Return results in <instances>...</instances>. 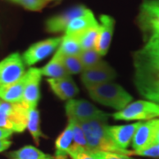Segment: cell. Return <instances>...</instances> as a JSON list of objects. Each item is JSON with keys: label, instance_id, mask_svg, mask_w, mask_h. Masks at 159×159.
Segmentation results:
<instances>
[{"label": "cell", "instance_id": "7a4b0ae2", "mask_svg": "<svg viewBox=\"0 0 159 159\" xmlns=\"http://www.w3.org/2000/svg\"><path fill=\"white\" fill-rule=\"evenodd\" d=\"M88 90L89 97L94 101L118 111L123 110L133 100L128 92L120 85L112 82L97 86Z\"/></svg>", "mask_w": 159, "mask_h": 159}, {"label": "cell", "instance_id": "30bf717a", "mask_svg": "<svg viewBox=\"0 0 159 159\" xmlns=\"http://www.w3.org/2000/svg\"><path fill=\"white\" fill-rule=\"evenodd\" d=\"M139 23L151 34L159 33V0H145L141 6Z\"/></svg>", "mask_w": 159, "mask_h": 159}, {"label": "cell", "instance_id": "1f68e13d", "mask_svg": "<svg viewBox=\"0 0 159 159\" xmlns=\"http://www.w3.org/2000/svg\"><path fill=\"white\" fill-rule=\"evenodd\" d=\"M93 155L98 159H134L129 156L123 154L112 153V152H92Z\"/></svg>", "mask_w": 159, "mask_h": 159}, {"label": "cell", "instance_id": "8d00e7d4", "mask_svg": "<svg viewBox=\"0 0 159 159\" xmlns=\"http://www.w3.org/2000/svg\"><path fill=\"white\" fill-rule=\"evenodd\" d=\"M156 143H159V131L157 133V139H156Z\"/></svg>", "mask_w": 159, "mask_h": 159}, {"label": "cell", "instance_id": "9a60e30c", "mask_svg": "<svg viewBox=\"0 0 159 159\" xmlns=\"http://www.w3.org/2000/svg\"><path fill=\"white\" fill-rule=\"evenodd\" d=\"M142 122H137L130 125H108L109 135L118 147L122 149H127L137 129L142 125Z\"/></svg>", "mask_w": 159, "mask_h": 159}, {"label": "cell", "instance_id": "8992f818", "mask_svg": "<svg viewBox=\"0 0 159 159\" xmlns=\"http://www.w3.org/2000/svg\"><path fill=\"white\" fill-rule=\"evenodd\" d=\"M117 76L114 69L105 61H101L97 66L81 73V81L87 89H90L97 86L112 82Z\"/></svg>", "mask_w": 159, "mask_h": 159}, {"label": "cell", "instance_id": "d590c367", "mask_svg": "<svg viewBox=\"0 0 159 159\" xmlns=\"http://www.w3.org/2000/svg\"><path fill=\"white\" fill-rule=\"evenodd\" d=\"M11 142L9 140H1L0 141V153L6 150L11 146Z\"/></svg>", "mask_w": 159, "mask_h": 159}, {"label": "cell", "instance_id": "ffe728a7", "mask_svg": "<svg viewBox=\"0 0 159 159\" xmlns=\"http://www.w3.org/2000/svg\"><path fill=\"white\" fill-rule=\"evenodd\" d=\"M74 142V133H73V123L69 120V123L66 129L60 134L55 142L56 152L55 159H66L68 151Z\"/></svg>", "mask_w": 159, "mask_h": 159}, {"label": "cell", "instance_id": "d6986e66", "mask_svg": "<svg viewBox=\"0 0 159 159\" xmlns=\"http://www.w3.org/2000/svg\"><path fill=\"white\" fill-rule=\"evenodd\" d=\"M98 26L99 23L97 22L93 12L91 11V10H89L86 14L74 19L69 24L66 30V34L72 37H76L86 30Z\"/></svg>", "mask_w": 159, "mask_h": 159}, {"label": "cell", "instance_id": "52a82bcc", "mask_svg": "<svg viewBox=\"0 0 159 159\" xmlns=\"http://www.w3.org/2000/svg\"><path fill=\"white\" fill-rule=\"evenodd\" d=\"M26 74L23 58L12 53L0 62V87L16 82Z\"/></svg>", "mask_w": 159, "mask_h": 159}, {"label": "cell", "instance_id": "9c48e42d", "mask_svg": "<svg viewBox=\"0 0 159 159\" xmlns=\"http://www.w3.org/2000/svg\"><path fill=\"white\" fill-rule=\"evenodd\" d=\"M159 131V119L148 120L142 123L132 141L134 151H142L156 143L157 135Z\"/></svg>", "mask_w": 159, "mask_h": 159}, {"label": "cell", "instance_id": "6da1fadb", "mask_svg": "<svg viewBox=\"0 0 159 159\" xmlns=\"http://www.w3.org/2000/svg\"><path fill=\"white\" fill-rule=\"evenodd\" d=\"M78 124L84 132L89 150L91 152H112L133 156V151L122 149L115 144L109 135L107 121L96 119Z\"/></svg>", "mask_w": 159, "mask_h": 159}, {"label": "cell", "instance_id": "277c9868", "mask_svg": "<svg viewBox=\"0 0 159 159\" xmlns=\"http://www.w3.org/2000/svg\"><path fill=\"white\" fill-rule=\"evenodd\" d=\"M159 118V105L151 101L139 100L113 114L116 120H151Z\"/></svg>", "mask_w": 159, "mask_h": 159}, {"label": "cell", "instance_id": "484cf974", "mask_svg": "<svg viewBox=\"0 0 159 159\" xmlns=\"http://www.w3.org/2000/svg\"><path fill=\"white\" fill-rule=\"evenodd\" d=\"M60 61L64 66V67L70 75L71 74H77L80 73H82L84 71V67L82 66V64L80 62V58L78 56H66V55H63L62 53H60L59 51H56Z\"/></svg>", "mask_w": 159, "mask_h": 159}, {"label": "cell", "instance_id": "2e32d148", "mask_svg": "<svg viewBox=\"0 0 159 159\" xmlns=\"http://www.w3.org/2000/svg\"><path fill=\"white\" fill-rule=\"evenodd\" d=\"M51 90L61 100H71L78 95L79 89L71 76L59 79H47Z\"/></svg>", "mask_w": 159, "mask_h": 159}, {"label": "cell", "instance_id": "8fae6325", "mask_svg": "<svg viewBox=\"0 0 159 159\" xmlns=\"http://www.w3.org/2000/svg\"><path fill=\"white\" fill-rule=\"evenodd\" d=\"M89 9L84 6H75L72 9L64 11L61 14L50 18L46 21V29L50 33H58L66 31L68 25L74 19L86 14Z\"/></svg>", "mask_w": 159, "mask_h": 159}, {"label": "cell", "instance_id": "4dcf8cb0", "mask_svg": "<svg viewBox=\"0 0 159 159\" xmlns=\"http://www.w3.org/2000/svg\"><path fill=\"white\" fill-rule=\"evenodd\" d=\"M133 156H142V157L159 158V143H155L149 148L142 151H133Z\"/></svg>", "mask_w": 159, "mask_h": 159}, {"label": "cell", "instance_id": "83f0119b", "mask_svg": "<svg viewBox=\"0 0 159 159\" xmlns=\"http://www.w3.org/2000/svg\"><path fill=\"white\" fill-rule=\"evenodd\" d=\"M70 121H72V123H73V133H74V142H73V144L89 150L88 142H87L85 134H84V132L82 130V128L80 127V125L78 123L74 122L73 120H70Z\"/></svg>", "mask_w": 159, "mask_h": 159}, {"label": "cell", "instance_id": "4316f807", "mask_svg": "<svg viewBox=\"0 0 159 159\" xmlns=\"http://www.w3.org/2000/svg\"><path fill=\"white\" fill-rule=\"evenodd\" d=\"M78 57L84 67V70L92 68L102 61V56L95 49L82 51Z\"/></svg>", "mask_w": 159, "mask_h": 159}, {"label": "cell", "instance_id": "603a6c76", "mask_svg": "<svg viewBox=\"0 0 159 159\" xmlns=\"http://www.w3.org/2000/svg\"><path fill=\"white\" fill-rule=\"evenodd\" d=\"M10 156L14 159H55L51 155L43 153L40 149L30 145L11 152Z\"/></svg>", "mask_w": 159, "mask_h": 159}, {"label": "cell", "instance_id": "3957f363", "mask_svg": "<svg viewBox=\"0 0 159 159\" xmlns=\"http://www.w3.org/2000/svg\"><path fill=\"white\" fill-rule=\"evenodd\" d=\"M66 112L69 120H73L77 123L96 119L107 121L110 116L108 113L97 109L91 102L83 99L69 100L66 104Z\"/></svg>", "mask_w": 159, "mask_h": 159}, {"label": "cell", "instance_id": "e575fe53", "mask_svg": "<svg viewBox=\"0 0 159 159\" xmlns=\"http://www.w3.org/2000/svg\"><path fill=\"white\" fill-rule=\"evenodd\" d=\"M12 133H13L12 131L7 130V129L0 127V141L1 140H7L12 134Z\"/></svg>", "mask_w": 159, "mask_h": 159}, {"label": "cell", "instance_id": "d6a6232c", "mask_svg": "<svg viewBox=\"0 0 159 159\" xmlns=\"http://www.w3.org/2000/svg\"><path fill=\"white\" fill-rule=\"evenodd\" d=\"M0 127L1 128H5L7 130H11L12 132H17V127L11 122L10 119L6 117L5 114L0 112Z\"/></svg>", "mask_w": 159, "mask_h": 159}, {"label": "cell", "instance_id": "ac0fdd59", "mask_svg": "<svg viewBox=\"0 0 159 159\" xmlns=\"http://www.w3.org/2000/svg\"><path fill=\"white\" fill-rule=\"evenodd\" d=\"M27 80V72L24 76L11 84L0 87V99L11 103L22 102L24 88Z\"/></svg>", "mask_w": 159, "mask_h": 159}, {"label": "cell", "instance_id": "4fadbf2b", "mask_svg": "<svg viewBox=\"0 0 159 159\" xmlns=\"http://www.w3.org/2000/svg\"><path fill=\"white\" fill-rule=\"evenodd\" d=\"M28 110L24 103H11L5 101L0 102V112L5 114L16 125L18 133H22L27 128Z\"/></svg>", "mask_w": 159, "mask_h": 159}, {"label": "cell", "instance_id": "ba28073f", "mask_svg": "<svg viewBox=\"0 0 159 159\" xmlns=\"http://www.w3.org/2000/svg\"><path fill=\"white\" fill-rule=\"evenodd\" d=\"M62 37H54L37 42L29 47L23 54V61L29 66L35 65L49 57L60 45Z\"/></svg>", "mask_w": 159, "mask_h": 159}, {"label": "cell", "instance_id": "cb8c5ba5", "mask_svg": "<svg viewBox=\"0 0 159 159\" xmlns=\"http://www.w3.org/2000/svg\"><path fill=\"white\" fill-rule=\"evenodd\" d=\"M98 32H99V26L88 29V30L84 31L83 33L79 34L78 36L74 37V38L78 40L82 51L95 49L96 43H97V36H98Z\"/></svg>", "mask_w": 159, "mask_h": 159}, {"label": "cell", "instance_id": "f35d334b", "mask_svg": "<svg viewBox=\"0 0 159 159\" xmlns=\"http://www.w3.org/2000/svg\"><path fill=\"white\" fill-rule=\"evenodd\" d=\"M13 159H14V158H13Z\"/></svg>", "mask_w": 159, "mask_h": 159}, {"label": "cell", "instance_id": "7c38bea8", "mask_svg": "<svg viewBox=\"0 0 159 159\" xmlns=\"http://www.w3.org/2000/svg\"><path fill=\"white\" fill-rule=\"evenodd\" d=\"M42 74L40 68H30L27 72L22 103L27 107H36L40 100V83Z\"/></svg>", "mask_w": 159, "mask_h": 159}, {"label": "cell", "instance_id": "836d02e7", "mask_svg": "<svg viewBox=\"0 0 159 159\" xmlns=\"http://www.w3.org/2000/svg\"><path fill=\"white\" fill-rule=\"evenodd\" d=\"M144 48L150 50H159V33L152 34L148 38Z\"/></svg>", "mask_w": 159, "mask_h": 159}, {"label": "cell", "instance_id": "74e56055", "mask_svg": "<svg viewBox=\"0 0 159 159\" xmlns=\"http://www.w3.org/2000/svg\"><path fill=\"white\" fill-rule=\"evenodd\" d=\"M1 101H2V100H1V99H0V102H1Z\"/></svg>", "mask_w": 159, "mask_h": 159}, {"label": "cell", "instance_id": "44dd1931", "mask_svg": "<svg viewBox=\"0 0 159 159\" xmlns=\"http://www.w3.org/2000/svg\"><path fill=\"white\" fill-rule=\"evenodd\" d=\"M40 72L42 75L47 76L51 79H59L70 76L62 65L57 52L54 54L50 62L47 63L43 68H40Z\"/></svg>", "mask_w": 159, "mask_h": 159}, {"label": "cell", "instance_id": "d4e9b609", "mask_svg": "<svg viewBox=\"0 0 159 159\" xmlns=\"http://www.w3.org/2000/svg\"><path fill=\"white\" fill-rule=\"evenodd\" d=\"M57 51L66 56H79L82 50L78 40L65 34L62 37L61 43Z\"/></svg>", "mask_w": 159, "mask_h": 159}, {"label": "cell", "instance_id": "5bb4252c", "mask_svg": "<svg viewBox=\"0 0 159 159\" xmlns=\"http://www.w3.org/2000/svg\"><path fill=\"white\" fill-rule=\"evenodd\" d=\"M115 20L112 17L102 14L100 16V24H99V32L97 36V43L95 50L101 55L104 56L107 54L109 47L113 34Z\"/></svg>", "mask_w": 159, "mask_h": 159}, {"label": "cell", "instance_id": "e0dca14e", "mask_svg": "<svg viewBox=\"0 0 159 159\" xmlns=\"http://www.w3.org/2000/svg\"><path fill=\"white\" fill-rule=\"evenodd\" d=\"M134 82L142 96L159 105V75L135 78Z\"/></svg>", "mask_w": 159, "mask_h": 159}, {"label": "cell", "instance_id": "f546056e", "mask_svg": "<svg viewBox=\"0 0 159 159\" xmlns=\"http://www.w3.org/2000/svg\"><path fill=\"white\" fill-rule=\"evenodd\" d=\"M14 3L21 5L30 11H40L46 6L48 0H11Z\"/></svg>", "mask_w": 159, "mask_h": 159}, {"label": "cell", "instance_id": "5b68a950", "mask_svg": "<svg viewBox=\"0 0 159 159\" xmlns=\"http://www.w3.org/2000/svg\"><path fill=\"white\" fill-rule=\"evenodd\" d=\"M135 78L159 75V50L142 48L134 57Z\"/></svg>", "mask_w": 159, "mask_h": 159}, {"label": "cell", "instance_id": "7402d4cb", "mask_svg": "<svg viewBox=\"0 0 159 159\" xmlns=\"http://www.w3.org/2000/svg\"><path fill=\"white\" fill-rule=\"evenodd\" d=\"M27 128L33 137L36 144L39 143V140L43 136V133L40 129V115L36 107H31L28 110Z\"/></svg>", "mask_w": 159, "mask_h": 159}, {"label": "cell", "instance_id": "f1b7e54d", "mask_svg": "<svg viewBox=\"0 0 159 159\" xmlns=\"http://www.w3.org/2000/svg\"><path fill=\"white\" fill-rule=\"evenodd\" d=\"M68 156H70L72 159H98L91 151L74 144H73L69 149Z\"/></svg>", "mask_w": 159, "mask_h": 159}]
</instances>
